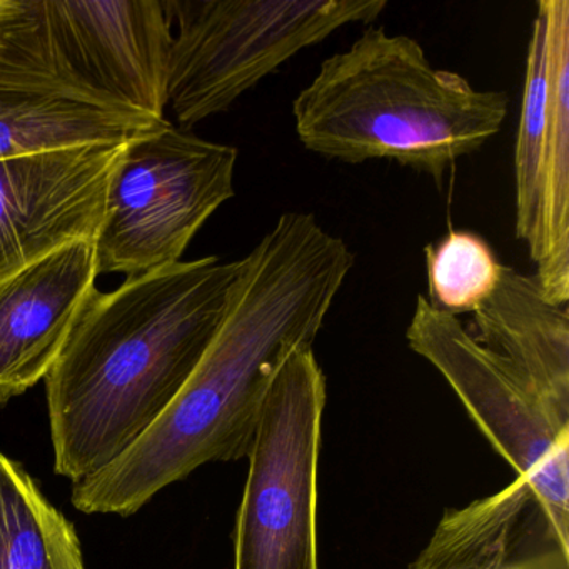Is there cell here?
I'll use <instances>...</instances> for the list:
<instances>
[{
	"mask_svg": "<svg viewBox=\"0 0 569 569\" xmlns=\"http://www.w3.org/2000/svg\"><path fill=\"white\" fill-rule=\"evenodd\" d=\"M409 348L455 389L516 479L461 508L476 548L512 569H568L569 412L532 395L515 372L475 341L456 316L418 296Z\"/></svg>",
	"mask_w": 569,
	"mask_h": 569,
	"instance_id": "obj_4",
	"label": "cell"
},
{
	"mask_svg": "<svg viewBox=\"0 0 569 569\" xmlns=\"http://www.w3.org/2000/svg\"><path fill=\"white\" fill-rule=\"evenodd\" d=\"M548 22V102L539 211L529 256L546 301H569V2L539 0Z\"/></svg>",
	"mask_w": 569,
	"mask_h": 569,
	"instance_id": "obj_12",
	"label": "cell"
},
{
	"mask_svg": "<svg viewBox=\"0 0 569 569\" xmlns=\"http://www.w3.org/2000/svg\"><path fill=\"white\" fill-rule=\"evenodd\" d=\"M128 144L0 161V281L66 246L98 241Z\"/></svg>",
	"mask_w": 569,
	"mask_h": 569,
	"instance_id": "obj_9",
	"label": "cell"
},
{
	"mask_svg": "<svg viewBox=\"0 0 569 569\" xmlns=\"http://www.w3.org/2000/svg\"><path fill=\"white\" fill-rule=\"evenodd\" d=\"M469 335L542 401L569 412V315L546 301L535 274L505 266Z\"/></svg>",
	"mask_w": 569,
	"mask_h": 569,
	"instance_id": "obj_11",
	"label": "cell"
},
{
	"mask_svg": "<svg viewBox=\"0 0 569 569\" xmlns=\"http://www.w3.org/2000/svg\"><path fill=\"white\" fill-rule=\"evenodd\" d=\"M166 0H0V91L166 119Z\"/></svg>",
	"mask_w": 569,
	"mask_h": 569,
	"instance_id": "obj_5",
	"label": "cell"
},
{
	"mask_svg": "<svg viewBox=\"0 0 569 569\" xmlns=\"http://www.w3.org/2000/svg\"><path fill=\"white\" fill-rule=\"evenodd\" d=\"M172 26L168 106L181 128L228 111L302 49L368 24L386 0H166Z\"/></svg>",
	"mask_w": 569,
	"mask_h": 569,
	"instance_id": "obj_6",
	"label": "cell"
},
{
	"mask_svg": "<svg viewBox=\"0 0 569 569\" xmlns=\"http://www.w3.org/2000/svg\"><path fill=\"white\" fill-rule=\"evenodd\" d=\"M98 276L94 242H76L0 281V405L48 376Z\"/></svg>",
	"mask_w": 569,
	"mask_h": 569,
	"instance_id": "obj_10",
	"label": "cell"
},
{
	"mask_svg": "<svg viewBox=\"0 0 569 569\" xmlns=\"http://www.w3.org/2000/svg\"><path fill=\"white\" fill-rule=\"evenodd\" d=\"M238 149L166 126L128 144L96 244L99 274L128 278L181 262L209 218L234 198Z\"/></svg>",
	"mask_w": 569,
	"mask_h": 569,
	"instance_id": "obj_8",
	"label": "cell"
},
{
	"mask_svg": "<svg viewBox=\"0 0 569 569\" xmlns=\"http://www.w3.org/2000/svg\"><path fill=\"white\" fill-rule=\"evenodd\" d=\"M0 569H86L72 522L0 452Z\"/></svg>",
	"mask_w": 569,
	"mask_h": 569,
	"instance_id": "obj_14",
	"label": "cell"
},
{
	"mask_svg": "<svg viewBox=\"0 0 569 569\" xmlns=\"http://www.w3.org/2000/svg\"><path fill=\"white\" fill-rule=\"evenodd\" d=\"M425 254L429 306L456 318L481 308L505 269L489 242L471 231H449Z\"/></svg>",
	"mask_w": 569,
	"mask_h": 569,
	"instance_id": "obj_16",
	"label": "cell"
},
{
	"mask_svg": "<svg viewBox=\"0 0 569 569\" xmlns=\"http://www.w3.org/2000/svg\"><path fill=\"white\" fill-rule=\"evenodd\" d=\"M355 254L308 212H284L241 259L224 319L174 401L111 465L72 482L88 515H134L212 461L248 458L284 356L312 346Z\"/></svg>",
	"mask_w": 569,
	"mask_h": 569,
	"instance_id": "obj_1",
	"label": "cell"
},
{
	"mask_svg": "<svg viewBox=\"0 0 569 569\" xmlns=\"http://www.w3.org/2000/svg\"><path fill=\"white\" fill-rule=\"evenodd\" d=\"M326 376L312 346L269 386L234 529V569H319L318 459Z\"/></svg>",
	"mask_w": 569,
	"mask_h": 569,
	"instance_id": "obj_7",
	"label": "cell"
},
{
	"mask_svg": "<svg viewBox=\"0 0 569 569\" xmlns=\"http://www.w3.org/2000/svg\"><path fill=\"white\" fill-rule=\"evenodd\" d=\"M169 122L44 96L0 91V161L84 146L131 142Z\"/></svg>",
	"mask_w": 569,
	"mask_h": 569,
	"instance_id": "obj_13",
	"label": "cell"
},
{
	"mask_svg": "<svg viewBox=\"0 0 569 569\" xmlns=\"http://www.w3.org/2000/svg\"><path fill=\"white\" fill-rule=\"evenodd\" d=\"M526 58L525 88L515 149L516 236L531 246L539 211V168L548 102V22L541 2Z\"/></svg>",
	"mask_w": 569,
	"mask_h": 569,
	"instance_id": "obj_15",
	"label": "cell"
},
{
	"mask_svg": "<svg viewBox=\"0 0 569 569\" xmlns=\"http://www.w3.org/2000/svg\"><path fill=\"white\" fill-rule=\"evenodd\" d=\"M239 268L211 256L94 292L44 378L58 475L101 471L154 425L214 339Z\"/></svg>",
	"mask_w": 569,
	"mask_h": 569,
	"instance_id": "obj_2",
	"label": "cell"
},
{
	"mask_svg": "<svg viewBox=\"0 0 569 569\" xmlns=\"http://www.w3.org/2000/svg\"><path fill=\"white\" fill-rule=\"evenodd\" d=\"M508 108L505 92L432 68L415 39L369 28L322 62L292 116L315 154L348 164L389 159L441 186L449 166L501 131Z\"/></svg>",
	"mask_w": 569,
	"mask_h": 569,
	"instance_id": "obj_3",
	"label": "cell"
}]
</instances>
